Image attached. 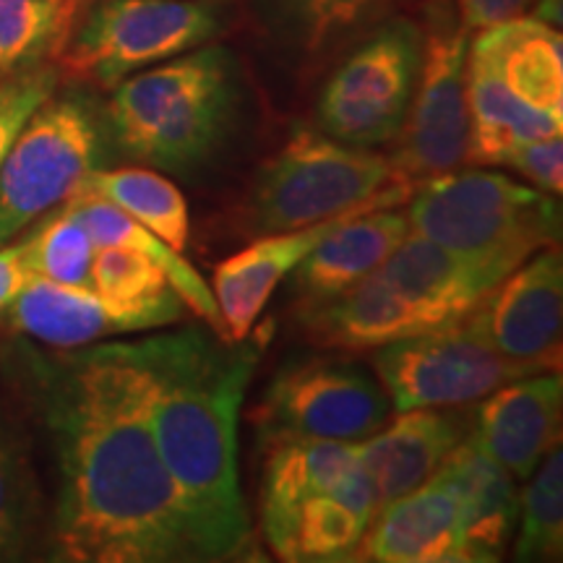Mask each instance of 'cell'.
I'll return each mask as SVG.
<instances>
[{
    "label": "cell",
    "instance_id": "obj_22",
    "mask_svg": "<svg viewBox=\"0 0 563 563\" xmlns=\"http://www.w3.org/2000/svg\"><path fill=\"white\" fill-rule=\"evenodd\" d=\"M376 272L433 327L467 319L496 287V282L473 264L412 230Z\"/></svg>",
    "mask_w": 563,
    "mask_h": 563
},
{
    "label": "cell",
    "instance_id": "obj_8",
    "mask_svg": "<svg viewBox=\"0 0 563 563\" xmlns=\"http://www.w3.org/2000/svg\"><path fill=\"white\" fill-rule=\"evenodd\" d=\"M422 32L389 16L357 40L316 102V129L347 146L373 150L397 141L418 87Z\"/></svg>",
    "mask_w": 563,
    "mask_h": 563
},
{
    "label": "cell",
    "instance_id": "obj_29",
    "mask_svg": "<svg viewBox=\"0 0 563 563\" xmlns=\"http://www.w3.org/2000/svg\"><path fill=\"white\" fill-rule=\"evenodd\" d=\"M24 262L34 277L60 282V285L91 287V262L97 245L87 228L74 214L68 201L37 220L32 235L21 241Z\"/></svg>",
    "mask_w": 563,
    "mask_h": 563
},
{
    "label": "cell",
    "instance_id": "obj_9",
    "mask_svg": "<svg viewBox=\"0 0 563 563\" xmlns=\"http://www.w3.org/2000/svg\"><path fill=\"white\" fill-rule=\"evenodd\" d=\"M420 32L418 87L391 159L397 178L412 186L456 170L470 152V32L460 24L452 0H431Z\"/></svg>",
    "mask_w": 563,
    "mask_h": 563
},
{
    "label": "cell",
    "instance_id": "obj_7",
    "mask_svg": "<svg viewBox=\"0 0 563 563\" xmlns=\"http://www.w3.org/2000/svg\"><path fill=\"white\" fill-rule=\"evenodd\" d=\"M222 32L220 0H95L55 66L68 79L112 89Z\"/></svg>",
    "mask_w": 563,
    "mask_h": 563
},
{
    "label": "cell",
    "instance_id": "obj_37",
    "mask_svg": "<svg viewBox=\"0 0 563 563\" xmlns=\"http://www.w3.org/2000/svg\"><path fill=\"white\" fill-rule=\"evenodd\" d=\"M91 3H95V0H60V19H63V32H66V42Z\"/></svg>",
    "mask_w": 563,
    "mask_h": 563
},
{
    "label": "cell",
    "instance_id": "obj_32",
    "mask_svg": "<svg viewBox=\"0 0 563 563\" xmlns=\"http://www.w3.org/2000/svg\"><path fill=\"white\" fill-rule=\"evenodd\" d=\"M91 290L115 306H136L173 290L167 274L146 253L131 245H97L91 262Z\"/></svg>",
    "mask_w": 563,
    "mask_h": 563
},
{
    "label": "cell",
    "instance_id": "obj_2",
    "mask_svg": "<svg viewBox=\"0 0 563 563\" xmlns=\"http://www.w3.org/2000/svg\"><path fill=\"white\" fill-rule=\"evenodd\" d=\"M129 347L152 435L203 561L258 559L238 475V420L264 340L232 342L186 327Z\"/></svg>",
    "mask_w": 563,
    "mask_h": 563
},
{
    "label": "cell",
    "instance_id": "obj_12",
    "mask_svg": "<svg viewBox=\"0 0 563 563\" xmlns=\"http://www.w3.org/2000/svg\"><path fill=\"white\" fill-rule=\"evenodd\" d=\"M186 308L175 290L136 306H115L91 287L32 277L0 313V327L47 347L74 350L110 336L170 327L186 316Z\"/></svg>",
    "mask_w": 563,
    "mask_h": 563
},
{
    "label": "cell",
    "instance_id": "obj_10",
    "mask_svg": "<svg viewBox=\"0 0 563 563\" xmlns=\"http://www.w3.org/2000/svg\"><path fill=\"white\" fill-rule=\"evenodd\" d=\"M384 386L347 357H298L266 384L256 410L258 433L361 443L389 420Z\"/></svg>",
    "mask_w": 563,
    "mask_h": 563
},
{
    "label": "cell",
    "instance_id": "obj_19",
    "mask_svg": "<svg viewBox=\"0 0 563 563\" xmlns=\"http://www.w3.org/2000/svg\"><path fill=\"white\" fill-rule=\"evenodd\" d=\"M262 530L272 553L290 561L292 519L306 498L329 493L357 464V443L308 439V435H264Z\"/></svg>",
    "mask_w": 563,
    "mask_h": 563
},
{
    "label": "cell",
    "instance_id": "obj_35",
    "mask_svg": "<svg viewBox=\"0 0 563 563\" xmlns=\"http://www.w3.org/2000/svg\"><path fill=\"white\" fill-rule=\"evenodd\" d=\"M456 16L467 32H481L506 21L538 16L559 24V0H454Z\"/></svg>",
    "mask_w": 563,
    "mask_h": 563
},
{
    "label": "cell",
    "instance_id": "obj_24",
    "mask_svg": "<svg viewBox=\"0 0 563 563\" xmlns=\"http://www.w3.org/2000/svg\"><path fill=\"white\" fill-rule=\"evenodd\" d=\"M441 470L456 483L464 506V563L501 561L519 519L514 475L467 435Z\"/></svg>",
    "mask_w": 563,
    "mask_h": 563
},
{
    "label": "cell",
    "instance_id": "obj_11",
    "mask_svg": "<svg viewBox=\"0 0 563 563\" xmlns=\"http://www.w3.org/2000/svg\"><path fill=\"white\" fill-rule=\"evenodd\" d=\"M373 365L397 412L473 405L501 384L525 376L470 319L384 344Z\"/></svg>",
    "mask_w": 563,
    "mask_h": 563
},
{
    "label": "cell",
    "instance_id": "obj_20",
    "mask_svg": "<svg viewBox=\"0 0 563 563\" xmlns=\"http://www.w3.org/2000/svg\"><path fill=\"white\" fill-rule=\"evenodd\" d=\"M407 232L410 220L399 207L365 211L334 228L290 274L302 311L332 300L376 272Z\"/></svg>",
    "mask_w": 563,
    "mask_h": 563
},
{
    "label": "cell",
    "instance_id": "obj_1",
    "mask_svg": "<svg viewBox=\"0 0 563 563\" xmlns=\"http://www.w3.org/2000/svg\"><path fill=\"white\" fill-rule=\"evenodd\" d=\"M51 439V559L63 563L203 561L146 418L129 342L21 357Z\"/></svg>",
    "mask_w": 563,
    "mask_h": 563
},
{
    "label": "cell",
    "instance_id": "obj_36",
    "mask_svg": "<svg viewBox=\"0 0 563 563\" xmlns=\"http://www.w3.org/2000/svg\"><path fill=\"white\" fill-rule=\"evenodd\" d=\"M34 277L24 262L21 243L0 249V313L11 306V300L24 290V285Z\"/></svg>",
    "mask_w": 563,
    "mask_h": 563
},
{
    "label": "cell",
    "instance_id": "obj_34",
    "mask_svg": "<svg viewBox=\"0 0 563 563\" xmlns=\"http://www.w3.org/2000/svg\"><path fill=\"white\" fill-rule=\"evenodd\" d=\"M501 165L530 180L538 191L561 196L563 191V136L534 139L519 144L501 159Z\"/></svg>",
    "mask_w": 563,
    "mask_h": 563
},
{
    "label": "cell",
    "instance_id": "obj_28",
    "mask_svg": "<svg viewBox=\"0 0 563 563\" xmlns=\"http://www.w3.org/2000/svg\"><path fill=\"white\" fill-rule=\"evenodd\" d=\"M79 191L110 201L178 253L188 249V235H191L188 203L178 186L159 170L152 167L95 170Z\"/></svg>",
    "mask_w": 563,
    "mask_h": 563
},
{
    "label": "cell",
    "instance_id": "obj_21",
    "mask_svg": "<svg viewBox=\"0 0 563 563\" xmlns=\"http://www.w3.org/2000/svg\"><path fill=\"white\" fill-rule=\"evenodd\" d=\"M405 0H251L266 37L292 60L321 63L394 16Z\"/></svg>",
    "mask_w": 563,
    "mask_h": 563
},
{
    "label": "cell",
    "instance_id": "obj_18",
    "mask_svg": "<svg viewBox=\"0 0 563 563\" xmlns=\"http://www.w3.org/2000/svg\"><path fill=\"white\" fill-rule=\"evenodd\" d=\"M357 559L382 563H464V506L439 467L431 481L373 517Z\"/></svg>",
    "mask_w": 563,
    "mask_h": 563
},
{
    "label": "cell",
    "instance_id": "obj_6",
    "mask_svg": "<svg viewBox=\"0 0 563 563\" xmlns=\"http://www.w3.org/2000/svg\"><path fill=\"white\" fill-rule=\"evenodd\" d=\"M108 152L102 108L87 91L47 97L0 165V243L68 201Z\"/></svg>",
    "mask_w": 563,
    "mask_h": 563
},
{
    "label": "cell",
    "instance_id": "obj_26",
    "mask_svg": "<svg viewBox=\"0 0 563 563\" xmlns=\"http://www.w3.org/2000/svg\"><path fill=\"white\" fill-rule=\"evenodd\" d=\"M68 203L70 209H74V214L79 217V222L87 228L95 245H131V249L146 253V256H150L154 264H159V269L167 274V282H170L173 290L180 295L183 302L209 323L211 332L230 340L214 292H211V287L203 282L201 274L183 258V253L170 249V245L159 241L154 232L146 230L144 224L131 220L125 211L112 207L110 201L100 199V196L79 191L70 196Z\"/></svg>",
    "mask_w": 563,
    "mask_h": 563
},
{
    "label": "cell",
    "instance_id": "obj_13",
    "mask_svg": "<svg viewBox=\"0 0 563 563\" xmlns=\"http://www.w3.org/2000/svg\"><path fill=\"white\" fill-rule=\"evenodd\" d=\"M467 319L525 376L561 371L563 262L559 243L538 251L498 282Z\"/></svg>",
    "mask_w": 563,
    "mask_h": 563
},
{
    "label": "cell",
    "instance_id": "obj_17",
    "mask_svg": "<svg viewBox=\"0 0 563 563\" xmlns=\"http://www.w3.org/2000/svg\"><path fill=\"white\" fill-rule=\"evenodd\" d=\"M470 435V418L446 407L402 410L389 426L357 443V460L373 485L376 514L431 481Z\"/></svg>",
    "mask_w": 563,
    "mask_h": 563
},
{
    "label": "cell",
    "instance_id": "obj_4",
    "mask_svg": "<svg viewBox=\"0 0 563 563\" xmlns=\"http://www.w3.org/2000/svg\"><path fill=\"white\" fill-rule=\"evenodd\" d=\"M410 230L501 282L561 238L559 196L490 170H456L418 183Z\"/></svg>",
    "mask_w": 563,
    "mask_h": 563
},
{
    "label": "cell",
    "instance_id": "obj_31",
    "mask_svg": "<svg viewBox=\"0 0 563 563\" xmlns=\"http://www.w3.org/2000/svg\"><path fill=\"white\" fill-rule=\"evenodd\" d=\"M63 45L60 0H0V74L55 63Z\"/></svg>",
    "mask_w": 563,
    "mask_h": 563
},
{
    "label": "cell",
    "instance_id": "obj_33",
    "mask_svg": "<svg viewBox=\"0 0 563 563\" xmlns=\"http://www.w3.org/2000/svg\"><path fill=\"white\" fill-rule=\"evenodd\" d=\"M60 70L55 63L16 70L0 79V165L11 152L13 141L24 129L32 112L40 108L53 91H58Z\"/></svg>",
    "mask_w": 563,
    "mask_h": 563
},
{
    "label": "cell",
    "instance_id": "obj_25",
    "mask_svg": "<svg viewBox=\"0 0 563 563\" xmlns=\"http://www.w3.org/2000/svg\"><path fill=\"white\" fill-rule=\"evenodd\" d=\"M376 517L373 485L357 460L334 490L306 498L292 519L290 561H352Z\"/></svg>",
    "mask_w": 563,
    "mask_h": 563
},
{
    "label": "cell",
    "instance_id": "obj_15",
    "mask_svg": "<svg viewBox=\"0 0 563 563\" xmlns=\"http://www.w3.org/2000/svg\"><path fill=\"white\" fill-rule=\"evenodd\" d=\"M561 371L514 378L485 394L470 435L506 473L527 481L551 449L561 446Z\"/></svg>",
    "mask_w": 563,
    "mask_h": 563
},
{
    "label": "cell",
    "instance_id": "obj_3",
    "mask_svg": "<svg viewBox=\"0 0 563 563\" xmlns=\"http://www.w3.org/2000/svg\"><path fill=\"white\" fill-rule=\"evenodd\" d=\"M241 112V70L228 47H196L131 74L102 108L108 146L159 173L194 175L220 154Z\"/></svg>",
    "mask_w": 563,
    "mask_h": 563
},
{
    "label": "cell",
    "instance_id": "obj_27",
    "mask_svg": "<svg viewBox=\"0 0 563 563\" xmlns=\"http://www.w3.org/2000/svg\"><path fill=\"white\" fill-rule=\"evenodd\" d=\"M45 522L37 470L26 428L0 405V561H21L37 543Z\"/></svg>",
    "mask_w": 563,
    "mask_h": 563
},
{
    "label": "cell",
    "instance_id": "obj_30",
    "mask_svg": "<svg viewBox=\"0 0 563 563\" xmlns=\"http://www.w3.org/2000/svg\"><path fill=\"white\" fill-rule=\"evenodd\" d=\"M519 496V532L514 540L517 561H559L563 553V452L551 449L527 477Z\"/></svg>",
    "mask_w": 563,
    "mask_h": 563
},
{
    "label": "cell",
    "instance_id": "obj_16",
    "mask_svg": "<svg viewBox=\"0 0 563 563\" xmlns=\"http://www.w3.org/2000/svg\"><path fill=\"white\" fill-rule=\"evenodd\" d=\"M467 76L525 108L563 118V40L559 24L538 16L481 30Z\"/></svg>",
    "mask_w": 563,
    "mask_h": 563
},
{
    "label": "cell",
    "instance_id": "obj_5",
    "mask_svg": "<svg viewBox=\"0 0 563 563\" xmlns=\"http://www.w3.org/2000/svg\"><path fill=\"white\" fill-rule=\"evenodd\" d=\"M394 180L397 170L382 154L298 129L258 167L238 222L256 238L300 230L376 199Z\"/></svg>",
    "mask_w": 563,
    "mask_h": 563
},
{
    "label": "cell",
    "instance_id": "obj_23",
    "mask_svg": "<svg viewBox=\"0 0 563 563\" xmlns=\"http://www.w3.org/2000/svg\"><path fill=\"white\" fill-rule=\"evenodd\" d=\"M302 323L316 342L336 350H378L389 342L435 329L378 272L311 311H302Z\"/></svg>",
    "mask_w": 563,
    "mask_h": 563
},
{
    "label": "cell",
    "instance_id": "obj_14",
    "mask_svg": "<svg viewBox=\"0 0 563 563\" xmlns=\"http://www.w3.org/2000/svg\"><path fill=\"white\" fill-rule=\"evenodd\" d=\"M415 188L418 186H412V183L394 180L384 194L376 196V199L357 203V207L342 211V214L308 224V228L262 235L256 243L249 245V249L224 258V262L214 269V290L211 292H214L217 306H220L230 340H249V334L253 332V327H256L258 316H262L279 282L290 277L295 266H298L302 258L329 235V232L340 228L342 222H347L350 217L365 214V211L402 207V203L412 196Z\"/></svg>",
    "mask_w": 563,
    "mask_h": 563
}]
</instances>
